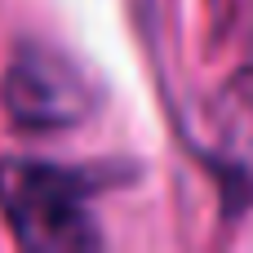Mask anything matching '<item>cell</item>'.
Segmentation results:
<instances>
[{"label":"cell","instance_id":"obj_1","mask_svg":"<svg viewBox=\"0 0 253 253\" xmlns=\"http://www.w3.org/2000/svg\"><path fill=\"white\" fill-rule=\"evenodd\" d=\"M0 213L22 249L84 253L102 245L84 178L58 165L0 160Z\"/></svg>","mask_w":253,"mask_h":253},{"label":"cell","instance_id":"obj_2","mask_svg":"<svg viewBox=\"0 0 253 253\" xmlns=\"http://www.w3.org/2000/svg\"><path fill=\"white\" fill-rule=\"evenodd\" d=\"M0 93H4L9 120L31 133L67 129L84 120L93 107V84L84 80V71L49 44H18Z\"/></svg>","mask_w":253,"mask_h":253}]
</instances>
